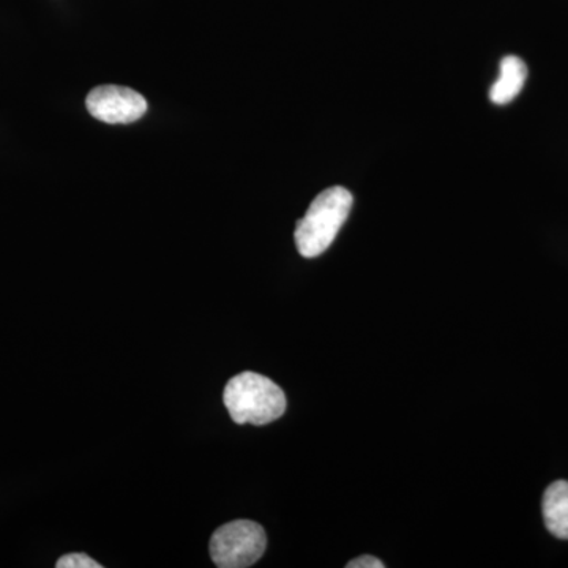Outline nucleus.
Returning a JSON list of instances; mask_svg holds the SVG:
<instances>
[{
	"label": "nucleus",
	"instance_id": "nucleus-2",
	"mask_svg": "<svg viewBox=\"0 0 568 568\" xmlns=\"http://www.w3.org/2000/svg\"><path fill=\"white\" fill-rule=\"evenodd\" d=\"M353 194L343 186L324 190L295 227V245L304 257L321 256L332 244L353 209Z\"/></svg>",
	"mask_w": 568,
	"mask_h": 568
},
{
	"label": "nucleus",
	"instance_id": "nucleus-1",
	"mask_svg": "<svg viewBox=\"0 0 568 568\" xmlns=\"http://www.w3.org/2000/svg\"><path fill=\"white\" fill-rule=\"evenodd\" d=\"M224 406L239 425H267L286 410V395L274 381L257 373L234 376L224 387Z\"/></svg>",
	"mask_w": 568,
	"mask_h": 568
},
{
	"label": "nucleus",
	"instance_id": "nucleus-5",
	"mask_svg": "<svg viewBox=\"0 0 568 568\" xmlns=\"http://www.w3.org/2000/svg\"><path fill=\"white\" fill-rule=\"evenodd\" d=\"M528 78L526 63L517 55H507L500 61L499 78L489 91V100L496 104L514 102Z\"/></svg>",
	"mask_w": 568,
	"mask_h": 568
},
{
	"label": "nucleus",
	"instance_id": "nucleus-6",
	"mask_svg": "<svg viewBox=\"0 0 568 568\" xmlns=\"http://www.w3.org/2000/svg\"><path fill=\"white\" fill-rule=\"evenodd\" d=\"M541 508L549 532L568 540V481L558 480L549 485Z\"/></svg>",
	"mask_w": 568,
	"mask_h": 568
},
{
	"label": "nucleus",
	"instance_id": "nucleus-7",
	"mask_svg": "<svg viewBox=\"0 0 568 568\" xmlns=\"http://www.w3.org/2000/svg\"><path fill=\"white\" fill-rule=\"evenodd\" d=\"M58 568H102V564L95 562L88 555L82 552H71V555L62 556L55 564Z\"/></svg>",
	"mask_w": 568,
	"mask_h": 568
},
{
	"label": "nucleus",
	"instance_id": "nucleus-8",
	"mask_svg": "<svg viewBox=\"0 0 568 568\" xmlns=\"http://www.w3.org/2000/svg\"><path fill=\"white\" fill-rule=\"evenodd\" d=\"M347 568H384L383 562L379 559L373 558V556H361V558L351 560L346 564Z\"/></svg>",
	"mask_w": 568,
	"mask_h": 568
},
{
	"label": "nucleus",
	"instance_id": "nucleus-3",
	"mask_svg": "<svg viewBox=\"0 0 568 568\" xmlns=\"http://www.w3.org/2000/svg\"><path fill=\"white\" fill-rule=\"evenodd\" d=\"M267 547L263 526L248 519L227 523L213 532L211 558L220 568H246L257 562Z\"/></svg>",
	"mask_w": 568,
	"mask_h": 568
},
{
	"label": "nucleus",
	"instance_id": "nucleus-4",
	"mask_svg": "<svg viewBox=\"0 0 568 568\" xmlns=\"http://www.w3.org/2000/svg\"><path fill=\"white\" fill-rule=\"evenodd\" d=\"M92 118L104 123H133L148 112V102L140 92L121 85H100L85 100Z\"/></svg>",
	"mask_w": 568,
	"mask_h": 568
}]
</instances>
